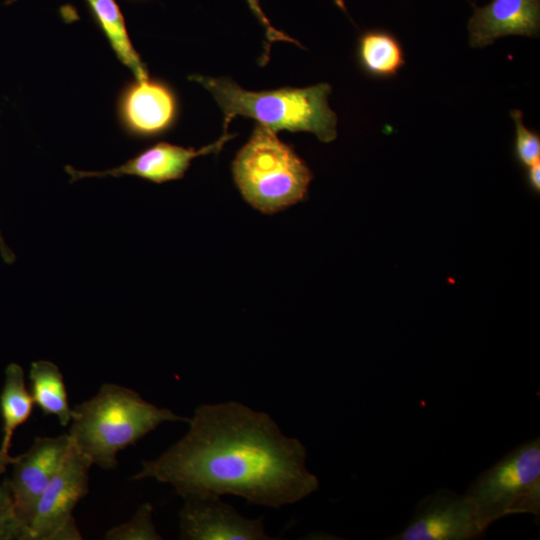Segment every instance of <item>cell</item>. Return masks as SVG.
Masks as SVG:
<instances>
[{
  "label": "cell",
  "mask_w": 540,
  "mask_h": 540,
  "mask_svg": "<svg viewBox=\"0 0 540 540\" xmlns=\"http://www.w3.org/2000/svg\"><path fill=\"white\" fill-rule=\"evenodd\" d=\"M187 433L132 479L172 485L183 498L234 495L278 509L319 488L306 448L264 412L236 401L198 406Z\"/></svg>",
  "instance_id": "cell-1"
},
{
  "label": "cell",
  "mask_w": 540,
  "mask_h": 540,
  "mask_svg": "<svg viewBox=\"0 0 540 540\" xmlns=\"http://www.w3.org/2000/svg\"><path fill=\"white\" fill-rule=\"evenodd\" d=\"M69 437L92 465L115 468L119 451L133 445L164 422L190 418L159 408L136 391L105 383L91 399L75 406Z\"/></svg>",
  "instance_id": "cell-2"
},
{
  "label": "cell",
  "mask_w": 540,
  "mask_h": 540,
  "mask_svg": "<svg viewBox=\"0 0 540 540\" xmlns=\"http://www.w3.org/2000/svg\"><path fill=\"white\" fill-rule=\"evenodd\" d=\"M189 79L202 85L217 102L224 114L223 132H228L234 117L243 116L275 133L309 132L325 143L337 137V115L328 103L331 86L327 83L249 91L225 77L192 75Z\"/></svg>",
  "instance_id": "cell-3"
},
{
  "label": "cell",
  "mask_w": 540,
  "mask_h": 540,
  "mask_svg": "<svg viewBox=\"0 0 540 540\" xmlns=\"http://www.w3.org/2000/svg\"><path fill=\"white\" fill-rule=\"evenodd\" d=\"M232 176L244 200L263 214L303 201L312 173L277 133L256 125L232 161Z\"/></svg>",
  "instance_id": "cell-4"
},
{
  "label": "cell",
  "mask_w": 540,
  "mask_h": 540,
  "mask_svg": "<svg viewBox=\"0 0 540 540\" xmlns=\"http://www.w3.org/2000/svg\"><path fill=\"white\" fill-rule=\"evenodd\" d=\"M465 497L484 530L508 515L540 514V440L526 441L480 474Z\"/></svg>",
  "instance_id": "cell-5"
},
{
  "label": "cell",
  "mask_w": 540,
  "mask_h": 540,
  "mask_svg": "<svg viewBox=\"0 0 540 540\" xmlns=\"http://www.w3.org/2000/svg\"><path fill=\"white\" fill-rule=\"evenodd\" d=\"M92 463L73 445L39 498L28 526L29 540H80L73 510L88 493Z\"/></svg>",
  "instance_id": "cell-6"
},
{
  "label": "cell",
  "mask_w": 540,
  "mask_h": 540,
  "mask_svg": "<svg viewBox=\"0 0 540 540\" xmlns=\"http://www.w3.org/2000/svg\"><path fill=\"white\" fill-rule=\"evenodd\" d=\"M465 495L437 490L417 505L409 524L391 540H468L484 533Z\"/></svg>",
  "instance_id": "cell-7"
},
{
  "label": "cell",
  "mask_w": 540,
  "mask_h": 540,
  "mask_svg": "<svg viewBox=\"0 0 540 540\" xmlns=\"http://www.w3.org/2000/svg\"><path fill=\"white\" fill-rule=\"evenodd\" d=\"M72 441L68 434L37 437L29 450L14 457L9 480L14 504L29 526L39 498L63 464Z\"/></svg>",
  "instance_id": "cell-8"
},
{
  "label": "cell",
  "mask_w": 540,
  "mask_h": 540,
  "mask_svg": "<svg viewBox=\"0 0 540 540\" xmlns=\"http://www.w3.org/2000/svg\"><path fill=\"white\" fill-rule=\"evenodd\" d=\"M180 538L184 540H269L263 518H245L216 495L184 498Z\"/></svg>",
  "instance_id": "cell-9"
},
{
  "label": "cell",
  "mask_w": 540,
  "mask_h": 540,
  "mask_svg": "<svg viewBox=\"0 0 540 540\" xmlns=\"http://www.w3.org/2000/svg\"><path fill=\"white\" fill-rule=\"evenodd\" d=\"M233 136L228 132H223L217 141L199 149L159 142L146 148L125 163L108 170L83 171L66 165L65 171L70 176L71 183L84 178L130 175L161 184L183 178L193 159L218 153Z\"/></svg>",
  "instance_id": "cell-10"
},
{
  "label": "cell",
  "mask_w": 540,
  "mask_h": 540,
  "mask_svg": "<svg viewBox=\"0 0 540 540\" xmlns=\"http://www.w3.org/2000/svg\"><path fill=\"white\" fill-rule=\"evenodd\" d=\"M117 115L130 136L154 138L173 127L178 115V102L167 84L149 77L135 79L121 91Z\"/></svg>",
  "instance_id": "cell-11"
},
{
  "label": "cell",
  "mask_w": 540,
  "mask_h": 540,
  "mask_svg": "<svg viewBox=\"0 0 540 540\" xmlns=\"http://www.w3.org/2000/svg\"><path fill=\"white\" fill-rule=\"evenodd\" d=\"M473 6L468 22L472 47H485L510 35H539L540 0H491L482 7Z\"/></svg>",
  "instance_id": "cell-12"
},
{
  "label": "cell",
  "mask_w": 540,
  "mask_h": 540,
  "mask_svg": "<svg viewBox=\"0 0 540 540\" xmlns=\"http://www.w3.org/2000/svg\"><path fill=\"white\" fill-rule=\"evenodd\" d=\"M33 400L26 389L24 371L16 363L5 369V379L0 395V412L3 425V437L0 444V474L4 473L14 461L9 454L14 432L30 417Z\"/></svg>",
  "instance_id": "cell-13"
},
{
  "label": "cell",
  "mask_w": 540,
  "mask_h": 540,
  "mask_svg": "<svg viewBox=\"0 0 540 540\" xmlns=\"http://www.w3.org/2000/svg\"><path fill=\"white\" fill-rule=\"evenodd\" d=\"M356 59L364 74L380 80L395 77L406 62L398 37L381 28L368 29L359 35Z\"/></svg>",
  "instance_id": "cell-14"
},
{
  "label": "cell",
  "mask_w": 540,
  "mask_h": 540,
  "mask_svg": "<svg viewBox=\"0 0 540 540\" xmlns=\"http://www.w3.org/2000/svg\"><path fill=\"white\" fill-rule=\"evenodd\" d=\"M85 2L118 60L130 69L135 79L148 78V71L130 40L125 18L116 0Z\"/></svg>",
  "instance_id": "cell-15"
},
{
  "label": "cell",
  "mask_w": 540,
  "mask_h": 540,
  "mask_svg": "<svg viewBox=\"0 0 540 540\" xmlns=\"http://www.w3.org/2000/svg\"><path fill=\"white\" fill-rule=\"evenodd\" d=\"M30 395L44 415L56 416L62 426H68L73 410L69 406L67 390L59 367L51 361L38 360L29 371Z\"/></svg>",
  "instance_id": "cell-16"
},
{
  "label": "cell",
  "mask_w": 540,
  "mask_h": 540,
  "mask_svg": "<svg viewBox=\"0 0 540 540\" xmlns=\"http://www.w3.org/2000/svg\"><path fill=\"white\" fill-rule=\"evenodd\" d=\"M153 508L150 503L142 504L133 518L119 526L113 527L105 534L108 540H160L152 521Z\"/></svg>",
  "instance_id": "cell-17"
},
{
  "label": "cell",
  "mask_w": 540,
  "mask_h": 540,
  "mask_svg": "<svg viewBox=\"0 0 540 540\" xmlns=\"http://www.w3.org/2000/svg\"><path fill=\"white\" fill-rule=\"evenodd\" d=\"M29 540L28 526L16 510L9 480L0 483V540Z\"/></svg>",
  "instance_id": "cell-18"
},
{
  "label": "cell",
  "mask_w": 540,
  "mask_h": 540,
  "mask_svg": "<svg viewBox=\"0 0 540 540\" xmlns=\"http://www.w3.org/2000/svg\"><path fill=\"white\" fill-rule=\"evenodd\" d=\"M510 115L515 124L514 157L519 165L526 168L540 161V135L525 127L520 110H512Z\"/></svg>",
  "instance_id": "cell-19"
},
{
  "label": "cell",
  "mask_w": 540,
  "mask_h": 540,
  "mask_svg": "<svg viewBox=\"0 0 540 540\" xmlns=\"http://www.w3.org/2000/svg\"><path fill=\"white\" fill-rule=\"evenodd\" d=\"M245 1L248 7L250 8L251 12L253 13V15L256 17V19L264 28L266 37L270 44L275 41H286V42L295 43L299 45V43L295 39L275 29L271 25L269 19L266 17L262 8L260 7L259 0H245Z\"/></svg>",
  "instance_id": "cell-20"
},
{
  "label": "cell",
  "mask_w": 540,
  "mask_h": 540,
  "mask_svg": "<svg viewBox=\"0 0 540 540\" xmlns=\"http://www.w3.org/2000/svg\"><path fill=\"white\" fill-rule=\"evenodd\" d=\"M525 180L529 190L535 194L540 192V161L526 167Z\"/></svg>",
  "instance_id": "cell-21"
},
{
  "label": "cell",
  "mask_w": 540,
  "mask_h": 540,
  "mask_svg": "<svg viewBox=\"0 0 540 540\" xmlns=\"http://www.w3.org/2000/svg\"><path fill=\"white\" fill-rule=\"evenodd\" d=\"M0 254L5 263L12 264L15 260V255L5 243L4 238L1 234V230H0Z\"/></svg>",
  "instance_id": "cell-22"
}]
</instances>
